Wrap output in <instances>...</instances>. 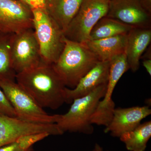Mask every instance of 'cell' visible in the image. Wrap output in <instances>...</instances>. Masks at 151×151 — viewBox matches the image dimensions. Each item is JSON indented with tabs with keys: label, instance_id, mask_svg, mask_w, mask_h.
<instances>
[{
	"label": "cell",
	"instance_id": "5",
	"mask_svg": "<svg viewBox=\"0 0 151 151\" xmlns=\"http://www.w3.org/2000/svg\"><path fill=\"white\" fill-rule=\"evenodd\" d=\"M0 87L13 108L17 118L37 124H56L61 115H49L16 81L0 80Z\"/></svg>",
	"mask_w": 151,
	"mask_h": 151
},
{
	"label": "cell",
	"instance_id": "26",
	"mask_svg": "<svg viewBox=\"0 0 151 151\" xmlns=\"http://www.w3.org/2000/svg\"><path fill=\"white\" fill-rule=\"evenodd\" d=\"M19 1H22V0H19Z\"/></svg>",
	"mask_w": 151,
	"mask_h": 151
},
{
	"label": "cell",
	"instance_id": "19",
	"mask_svg": "<svg viewBox=\"0 0 151 151\" xmlns=\"http://www.w3.org/2000/svg\"><path fill=\"white\" fill-rule=\"evenodd\" d=\"M14 34L0 32V80L16 81L11 57V47Z\"/></svg>",
	"mask_w": 151,
	"mask_h": 151
},
{
	"label": "cell",
	"instance_id": "3",
	"mask_svg": "<svg viewBox=\"0 0 151 151\" xmlns=\"http://www.w3.org/2000/svg\"><path fill=\"white\" fill-rule=\"evenodd\" d=\"M107 84L98 86L89 94L74 99L67 113L61 115L56 124L63 133H80L86 135L94 131L91 117L105 95Z\"/></svg>",
	"mask_w": 151,
	"mask_h": 151
},
{
	"label": "cell",
	"instance_id": "4",
	"mask_svg": "<svg viewBox=\"0 0 151 151\" xmlns=\"http://www.w3.org/2000/svg\"><path fill=\"white\" fill-rule=\"evenodd\" d=\"M32 10L33 29L39 45L42 62L54 64L65 46L64 33L46 10Z\"/></svg>",
	"mask_w": 151,
	"mask_h": 151
},
{
	"label": "cell",
	"instance_id": "8",
	"mask_svg": "<svg viewBox=\"0 0 151 151\" xmlns=\"http://www.w3.org/2000/svg\"><path fill=\"white\" fill-rule=\"evenodd\" d=\"M33 29L32 10L19 0H0V32L17 34Z\"/></svg>",
	"mask_w": 151,
	"mask_h": 151
},
{
	"label": "cell",
	"instance_id": "20",
	"mask_svg": "<svg viewBox=\"0 0 151 151\" xmlns=\"http://www.w3.org/2000/svg\"><path fill=\"white\" fill-rule=\"evenodd\" d=\"M31 148L22 136L14 142L0 147V151H29Z\"/></svg>",
	"mask_w": 151,
	"mask_h": 151
},
{
	"label": "cell",
	"instance_id": "17",
	"mask_svg": "<svg viewBox=\"0 0 151 151\" xmlns=\"http://www.w3.org/2000/svg\"><path fill=\"white\" fill-rule=\"evenodd\" d=\"M134 28L115 19L104 17L90 32L89 40H97L122 35H127Z\"/></svg>",
	"mask_w": 151,
	"mask_h": 151
},
{
	"label": "cell",
	"instance_id": "23",
	"mask_svg": "<svg viewBox=\"0 0 151 151\" xmlns=\"http://www.w3.org/2000/svg\"><path fill=\"white\" fill-rule=\"evenodd\" d=\"M143 65L145 68L148 73L151 75V58H145L143 60Z\"/></svg>",
	"mask_w": 151,
	"mask_h": 151
},
{
	"label": "cell",
	"instance_id": "14",
	"mask_svg": "<svg viewBox=\"0 0 151 151\" xmlns=\"http://www.w3.org/2000/svg\"><path fill=\"white\" fill-rule=\"evenodd\" d=\"M127 35L89 40L86 44L100 61H111L125 53Z\"/></svg>",
	"mask_w": 151,
	"mask_h": 151
},
{
	"label": "cell",
	"instance_id": "24",
	"mask_svg": "<svg viewBox=\"0 0 151 151\" xmlns=\"http://www.w3.org/2000/svg\"><path fill=\"white\" fill-rule=\"evenodd\" d=\"M92 151H103V148L98 145V144H95V146L93 150Z\"/></svg>",
	"mask_w": 151,
	"mask_h": 151
},
{
	"label": "cell",
	"instance_id": "15",
	"mask_svg": "<svg viewBox=\"0 0 151 151\" xmlns=\"http://www.w3.org/2000/svg\"><path fill=\"white\" fill-rule=\"evenodd\" d=\"M84 0H46L45 9L63 33Z\"/></svg>",
	"mask_w": 151,
	"mask_h": 151
},
{
	"label": "cell",
	"instance_id": "13",
	"mask_svg": "<svg viewBox=\"0 0 151 151\" xmlns=\"http://www.w3.org/2000/svg\"><path fill=\"white\" fill-rule=\"evenodd\" d=\"M151 41V29L134 28L127 34L125 53L129 69L133 72L139 69L140 60Z\"/></svg>",
	"mask_w": 151,
	"mask_h": 151
},
{
	"label": "cell",
	"instance_id": "25",
	"mask_svg": "<svg viewBox=\"0 0 151 151\" xmlns=\"http://www.w3.org/2000/svg\"><path fill=\"white\" fill-rule=\"evenodd\" d=\"M29 151H33L32 148Z\"/></svg>",
	"mask_w": 151,
	"mask_h": 151
},
{
	"label": "cell",
	"instance_id": "18",
	"mask_svg": "<svg viewBox=\"0 0 151 151\" xmlns=\"http://www.w3.org/2000/svg\"><path fill=\"white\" fill-rule=\"evenodd\" d=\"M151 137L150 121L140 124L134 129L125 133L120 137L130 151H145Z\"/></svg>",
	"mask_w": 151,
	"mask_h": 151
},
{
	"label": "cell",
	"instance_id": "22",
	"mask_svg": "<svg viewBox=\"0 0 151 151\" xmlns=\"http://www.w3.org/2000/svg\"><path fill=\"white\" fill-rule=\"evenodd\" d=\"M31 9H45L46 0H22ZM46 10V9H45Z\"/></svg>",
	"mask_w": 151,
	"mask_h": 151
},
{
	"label": "cell",
	"instance_id": "2",
	"mask_svg": "<svg viewBox=\"0 0 151 151\" xmlns=\"http://www.w3.org/2000/svg\"><path fill=\"white\" fill-rule=\"evenodd\" d=\"M65 46L53 65L65 86L73 89L81 78L100 61L86 44L65 37Z\"/></svg>",
	"mask_w": 151,
	"mask_h": 151
},
{
	"label": "cell",
	"instance_id": "21",
	"mask_svg": "<svg viewBox=\"0 0 151 151\" xmlns=\"http://www.w3.org/2000/svg\"><path fill=\"white\" fill-rule=\"evenodd\" d=\"M0 114L17 118L16 113L0 87Z\"/></svg>",
	"mask_w": 151,
	"mask_h": 151
},
{
	"label": "cell",
	"instance_id": "11",
	"mask_svg": "<svg viewBox=\"0 0 151 151\" xmlns=\"http://www.w3.org/2000/svg\"><path fill=\"white\" fill-rule=\"evenodd\" d=\"M151 114V109L147 106L116 108L111 123L105 127L104 132L110 133L113 137H120L134 129L141 124L142 120Z\"/></svg>",
	"mask_w": 151,
	"mask_h": 151
},
{
	"label": "cell",
	"instance_id": "16",
	"mask_svg": "<svg viewBox=\"0 0 151 151\" xmlns=\"http://www.w3.org/2000/svg\"><path fill=\"white\" fill-rule=\"evenodd\" d=\"M125 53L116 57L110 61V69L107 88L105 95L98 104L99 108L109 109L115 103L112 99V95L116 84L125 72L129 70Z\"/></svg>",
	"mask_w": 151,
	"mask_h": 151
},
{
	"label": "cell",
	"instance_id": "9",
	"mask_svg": "<svg viewBox=\"0 0 151 151\" xmlns=\"http://www.w3.org/2000/svg\"><path fill=\"white\" fill-rule=\"evenodd\" d=\"M106 17L135 28L150 29L151 16L140 0H109Z\"/></svg>",
	"mask_w": 151,
	"mask_h": 151
},
{
	"label": "cell",
	"instance_id": "7",
	"mask_svg": "<svg viewBox=\"0 0 151 151\" xmlns=\"http://www.w3.org/2000/svg\"><path fill=\"white\" fill-rule=\"evenodd\" d=\"M11 57L16 73L35 67L43 63L33 29L14 34L11 43Z\"/></svg>",
	"mask_w": 151,
	"mask_h": 151
},
{
	"label": "cell",
	"instance_id": "12",
	"mask_svg": "<svg viewBox=\"0 0 151 151\" xmlns=\"http://www.w3.org/2000/svg\"><path fill=\"white\" fill-rule=\"evenodd\" d=\"M110 61H99L73 89H65L66 103L70 104L76 98L86 96L98 86L108 82Z\"/></svg>",
	"mask_w": 151,
	"mask_h": 151
},
{
	"label": "cell",
	"instance_id": "6",
	"mask_svg": "<svg viewBox=\"0 0 151 151\" xmlns=\"http://www.w3.org/2000/svg\"><path fill=\"white\" fill-rule=\"evenodd\" d=\"M109 0H84L77 14L64 32L69 40L86 44L90 32L100 19L106 16Z\"/></svg>",
	"mask_w": 151,
	"mask_h": 151
},
{
	"label": "cell",
	"instance_id": "1",
	"mask_svg": "<svg viewBox=\"0 0 151 151\" xmlns=\"http://www.w3.org/2000/svg\"><path fill=\"white\" fill-rule=\"evenodd\" d=\"M16 81L42 108L56 110L66 103L67 87L52 64L42 63L17 73Z\"/></svg>",
	"mask_w": 151,
	"mask_h": 151
},
{
	"label": "cell",
	"instance_id": "10",
	"mask_svg": "<svg viewBox=\"0 0 151 151\" xmlns=\"http://www.w3.org/2000/svg\"><path fill=\"white\" fill-rule=\"evenodd\" d=\"M42 132L56 135L57 127L55 124H34L0 114V147L13 142L22 136Z\"/></svg>",
	"mask_w": 151,
	"mask_h": 151
}]
</instances>
